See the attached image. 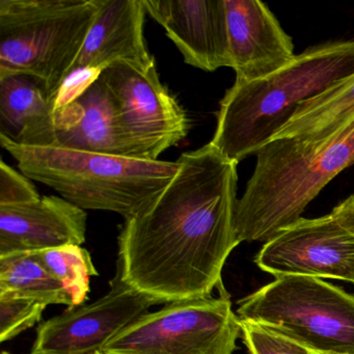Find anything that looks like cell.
Listing matches in <instances>:
<instances>
[{
  "instance_id": "6da1fadb",
  "label": "cell",
  "mask_w": 354,
  "mask_h": 354,
  "mask_svg": "<svg viewBox=\"0 0 354 354\" xmlns=\"http://www.w3.org/2000/svg\"><path fill=\"white\" fill-rule=\"evenodd\" d=\"M178 171L147 210L126 219L118 273L161 304L227 294L223 266L241 242L235 230L237 162L211 142L184 153Z\"/></svg>"
},
{
  "instance_id": "7a4b0ae2",
  "label": "cell",
  "mask_w": 354,
  "mask_h": 354,
  "mask_svg": "<svg viewBox=\"0 0 354 354\" xmlns=\"http://www.w3.org/2000/svg\"><path fill=\"white\" fill-rule=\"evenodd\" d=\"M257 163L238 200L240 242L266 243L301 218L308 205L354 163V121L315 142L273 140L257 152Z\"/></svg>"
},
{
  "instance_id": "3957f363",
  "label": "cell",
  "mask_w": 354,
  "mask_h": 354,
  "mask_svg": "<svg viewBox=\"0 0 354 354\" xmlns=\"http://www.w3.org/2000/svg\"><path fill=\"white\" fill-rule=\"evenodd\" d=\"M353 73L354 41H344L310 47L262 80L235 82L221 101L210 142L239 163L271 142L300 104Z\"/></svg>"
},
{
  "instance_id": "277c9868",
  "label": "cell",
  "mask_w": 354,
  "mask_h": 354,
  "mask_svg": "<svg viewBox=\"0 0 354 354\" xmlns=\"http://www.w3.org/2000/svg\"><path fill=\"white\" fill-rule=\"evenodd\" d=\"M0 145L26 177L57 190L84 210H105L129 219L149 208L178 171V163L140 160L61 147Z\"/></svg>"
},
{
  "instance_id": "5b68a950",
  "label": "cell",
  "mask_w": 354,
  "mask_h": 354,
  "mask_svg": "<svg viewBox=\"0 0 354 354\" xmlns=\"http://www.w3.org/2000/svg\"><path fill=\"white\" fill-rule=\"evenodd\" d=\"M97 10L96 0H0V77L32 76L55 101Z\"/></svg>"
},
{
  "instance_id": "8992f818",
  "label": "cell",
  "mask_w": 354,
  "mask_h": 354,
  "mask_svg": "<svg viewBox=\"0 0 354 354\" xmlns=\"http://www.w3.org/2000/svg\"><path fill=\"white\" fill-rule=\"evenodd\" d=\"M237 315L314 353L354 354V294L322 279L277 277L241 298Z\"/></svg>"
},
{
  "instance_id": "52a82bcc",
  "label": "cell",
  "mask_w": 354,
  "mask_h": 354,
  "mask_svg": "<svg viewBox=\"0 0 354 354\" xmlns=\"http://www.w3.org/2000/svg\"><path fill=\"white\" fill-rule=\"evenodd\" d=\"M241 337L229 294L177 300L146 313L113 337L104 354H233Z\"/></svg>"
},
{
  "instance_id": "ba28073f",
  "label": "cell",
  "mask_w": 354,
  "mask_h": 354,
  "mask_svg": "<svg viewBox=\"0 0 354 354\" xmlns=\"http://www.w3.org/2000/svg\"><path fill=\"white\" fill-rule=\"evenodd\" d=\"M100 77L113 95L132 158L158 160L186 138L189 120L161 82L156 65L142 68L117 62L103 70Z\"/></svg>"
},
{
  "instance_id": "9c48e42d",
  "label": "cell",
  "mask_w": 354,
  "mask_h": 354,
  "mask_svg": "<svg viewBox=\"0 0 354 354\" xmlns=\"http://www.w3.org/2000/svg\"><path fill=\"white\" fill-rule=\"evenodd\" d=\"M161 304L122 279L117 272L111 290L92 304L68 308L41 323L30 354H94L126 327Z\"/></svg>"
},
{
  "instance_id": "30bf717a",
  "label": "cell",
  "mask_w": 354,
  "mask_h": 354,
  "mask_svg": "<svg viewBox=\"0 0 354 354\" xmlns=\"http://www.w3.org/2000/svg\"><path fill=\"white\" fill-rule=\"evenodd\" d=\"M254 263L275 279L300 275L354 283V236L331 213L301 217L267 241Z\"/></svg>"
},
{
  "instance_id": "8fae6325",
  "label": "cell",
  "mask_w": 354,
  "mask_h": 354,
  "mask_svg": "<svg viewBox=\"0 0 354 354\" xmlns=\"http://www.w3.org/2000/svg\"><path fill=\"white\" fill-rule=\"evenodd\" d=\"M184 61L206 72L231 68L225 0H144Z\"/></svg>"
},
{
  "instance_id": "7c38bea8",
  "label": "cell",
  "mask_w": 354,
  "mask_h": 354,
  "mask_svg": "<svg viewBox=\"0 0 354 354\" xmlns=\"http://www.w3.org/2000/svg\"><path fill=\"white\" fill-rule=\"evenodd\" d=\"M236 82L262 80L295 59L291 37L262 1L225 0Z\"/></svg>"
},
{
  "instance_id": "4fadbf2b",
  "label": "cell",
  "mask_w": 354,
  "mask_h": 354,
  "mask_svg": "<svg viewBox=\"0 0 354 354\" xmlns=\"http://www.w3.org/2000/svg\"><path fill=\"white\" fill-rule=\"evenodd\" d=\"M86 219V210L55 196L0 206V256L82 245Z\"/></svg>"
},
{
  "instance_id": "5bb4252c",
  "label": "cell",
  "mask_w": 354,
  "mask_h": 354,
  "mask_svg": "<svg viewBox=\"0 0 354 354\" xmlns=\"http://www.w3.org/2000/svg\"><path fill=\"white\" fill-rule=\"evenodd\" d=\"M96 17L70 75L80 70L103 71L117 62L142 68L156 65L145 39L144 0H96Z\"/></svg>"
},
{
  "instance_id": "9a60e30c",
  "label": "cell",
  "mask_w": 354,
  "mask_h": 354,
  "mask_svg": "<svg viewBox=\"0 0 354 354\" xmlns=\"http://www.w3.org/2000/svg\"><path fill=\"white\" fill-rule=\"evenodd\" d=\"M57 146L132 158L113 95L99 76L77 99L55 111Z\"/></svg>"
},
{
  "instance_id": "2e32d148",
  "label": "cell",
  "mask_w": 354,
  "mask_h": 354,
  "mask_svg": "<svg viewBox=\"0 0 354 354\" xmlns=\"http://www.w3.org/2000/svg\"><path fill=\"white\" fill-rule=\"evenodd\" d=\"M55 101L26 74L0 77V136L20 146L55 147Z\"/></svg>"
},
{
  "instance_id": "e0dca14e",
  "label": "cell",
  "mask_w": 354,
  "mask_h": 354,
  "mask_svg": "<svg viewBox=\"0 0 354 354\" xmlns=\"http://www.w3.org/2000/svg\"><path fill=\"white\" fill-rule=\"evenodd\" d=\"M353 121L354 73L300 104L273 140L315 142L337 133Z\"/></svg>"
},
{
  "instance_id": "ac0fdd59",
  "label": "cell",
  "mask_w": 354,
  "mask_h": 354,
  "mask_svg": "<svg viewBox=\"0 0 354 354\" xmlns=\"http://www.w3.org/2000/svg\"><path fill=\"white\" fill-rule=\"evenodd\" d=\"M32 298L42 304L74 308L63 283L48 270L38 252H16L0 256V294Z\"/></svg>"
},
{
  "instance_id": "d6986e66",
  "label": "cell",
  "mask_w": 354,
  "mask_h": 354,
  "mask_svg": "<svg viewBox=\"0 0 354 354\" xmlns=\"http://www.w3.org/2000/svg\"><path fill=\"white\" fill-rule=\"evenodd\" d=\"M38 254L45 266L69 292L74 306L86 304L90 279L99 275L88 250L82 245H68Z\"/></svg>"
},
{
  "instance_id": "ffe728a7",
  "label": "cell",
  "mask_w": 354,
  "mask_h": 354,
  "mask_svg": "<svg viewBox=\"0 0 354 354\" xmlns=\"http://www.w3.org/2000/svg\"><path fill=\"white\" fill-rule=\"evenodd\" d=\"M46 306L32 298L0 294V341H10L41 322Z\"/></svg>"
},
{
  "instance_id": "44dd1931",
  "label": "cell",
  "mask_w": 354,
  "mask_h": 354,
  "mask_svg": "<svg viewBox=\"0 0 354 354\" xmlns=\"http://www.w3.org/2000/svg\"><path fill=\"white\" fill-rule=\"evenodd\" d=\"M241 339L250 354H314L291 337L258 323L240 320Z\"/></svg>"
},
{
  "instance_id": "7402d4cb",
  "label": "cell",
  "mask_w": 354,
  "mask_h": 354,
  "mask_svg": "<svg viewBox=\"0 0 354 354\" xmlns=\"http://www.w3.org/2000/svg\"><path fill=\"white\" fill-rule=\"evenodd\" d=\"M30 178L10 167L1 160L0 162V206L28 204L40 198Z\"/></svg>"
},
{
  "instance_id": "603a6c76",
  "label": "cell",
  "mask_w": 354,
  "mask_h": 354,
  "mask_svg": "<svg viewBox=\"0 0 354 354\" xmlns=\"http://www.w3.org/2000/svg\"><path fill=\"white\" fill-rule=\"evenodd\" d=\"M100 70H80L66 80L55 99V109L69 104L77 99L93 82L98 80Z\"/></svg>"
},
{
  "instance_id": "cb8c5ba5",
  "label": "cell",
  "mask_w": 354,
  "mask_h": 354,
  "mask_svg": "<svg viewBox=\"0 0 354 354\" xmlns=\"http://www.w3.org/2000/svg\"><path fill=\"white\" fill-rule=\"evenodd\" d=\"M331 214L354 236V194L335 207Z\"/></svg>"
},
{
  "instance_id": "d4e9b609",
  "label": "cell",
  "mask_w": 354,
  "mask_h": 354,
  "mask_svg": "<svg viewBox=\"0 0 354 354\" xmlns=\"http://www.w3.org/2000/svg\"><path fill=\"white\" fill-rule=\"evenodd\" d=\"M1 354H12V353H10V352H8V351H3V352H1Z\"/></svg>"
},
{
  "instance_id": "484cf974",
  "label": "cell",
  "mask_w": 354,
  "mask_h": 354,
  "mask_svg": "<svg viewBox=\"0 0 354 354\" xmlns=\"http://www.w3.org/2000/svg\"><path fill=\"white\" fill-rule=\"evenodd\" d=\"M94 354H104V353H103V352H96V353H94Z\"/></svg>"
},
{
  "instance_id": "4316f807",
  "label": "cell",
  "mask_w": 354,
  "mask_h": 354,
  "mask_svg": "<svg viewBox=\"0 0 354 354\" xmlns=\"http://www.w3.org/2000/svg\"><path fill=\"white\" fill-rule=\"evenodd\" d=\"M314 354H325V353H314Z\"/></svg>"
}]
</instances>
